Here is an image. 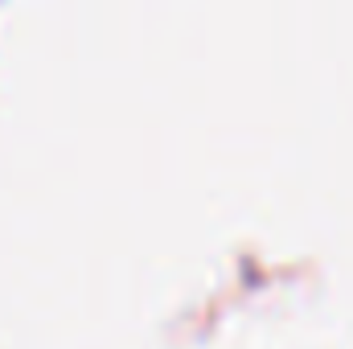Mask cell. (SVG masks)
Masks as SVG:
<instances>
[]
</instances>
